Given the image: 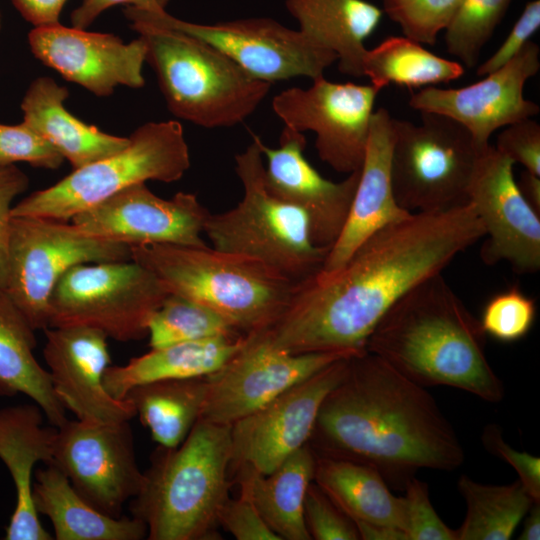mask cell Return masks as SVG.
Segmentation results:
<instances>
[{
	"label": "cell",
	"mask_w": 540,
	"mask_h": 540,
	"mask_svg": "<svg viewBox=\"0 0 540 540\" xmlns=\"http://www.w3.org/2000/svg\"><path fill=\"white\" fill-rule=\"evenodd\" d=\"M494 147L514 164L540 176V125L532 118L502 128Z\"/></svg>",
	"instance_id": "cell-42"
},
{
	"label": "cell",
	"mask_w": 540,
	"mask_h": 540,
	"mask_svg": "<svg viewBox=\"0 0 540 540\" xmlns=\"http://www.w3.org/2000/svg\"><path fill=\"white\" fill-rule=\"evenodd\" d=\"M308 88L291 87L272 99L275 114L298 132L312 131L319 158L339 173L358 171L364 160L374 104L373 85L336 83L324 76Z\"/></svg>",
	"instance_id": "cell-13"
},
{
	"label": "cell",
	"mask_w": 540,
	"mask_h": 540,
	"mask_svg": "<svg viewBox=\"0 0 540 540\" xmlns=\"http://www.w3.org/2000/svg\"><path fill=\"white\" fill-rule=\"evenodd\" d=\"M481 441L488 452L514 468L523 487L536 503H540V458L512 448L496 424L485 426Z\"/></svg>",
	"instance_id": "cell-43"
},
{
	"label": "cell",
	"mask_w": 540,
	"mask_h": 540,
	"mask_svg": "<svg viewBox=\"0 0 540 540\" xmlns=\"http://www.w3.org/2000/svg\"><path fill=\"white\" fill-rule=\"evenodd\" d=\"M523 529L518 539L539 540L540 539V503H533L525 515Z\"/></svg>",
	"instance_id": "cell-51"
},
{
	"label": "cell",
	"mask_w": 540,
	"mask_h": 540,
	"mask_svg": "<svg viewBox=\"0 0 540 540\" xmlns=\"http://www.w3.org/2000/svg\"><path fill=\"white\" fill-rule=\"evenodd\" d=\"M169 294L151 271L133 260L79 264L51 294L49 327L83 326L119 342L140 340Z\"/></svg>",
	"instance_id": "cell-10"
},
{
	"label": "cell",
	"mask_w": 540,
	"mask_h": 540,
	"mask_svg": "<svg viewBox=\"0 0 540 540\" xmlns=\"http://www.w3.org/2000/svg\"><path fill=\"white\" fill-rule=\"evenodd\" d=\"M266 159L265 182L281 200L307 216L312 241L331 248L346 223L359 180V170L339 182L325 179L304 156V133L284 126L279 146L260 143Z\"/></svg>",
	"instance_id": "cell-22"
},
{
	"label": "cell",
	"mask_w": 540,
	"mask_h": 540,
	"mask_svg": "<svg viewBox=\"0 0 540 540\" xmlns=\"http://www.w3.org/2000/svg\"><path fill=\"white\" fill-rule=\"evenodd\" d=\"M361 540H407L405 533L396 527L364 521H355Z\"/></svg>",
	"instance_id": "cell-49"
},
{
	"label": "cell",
	"mask_w": 540,
	"mask_h": 540,
	"mask_svg": "<svg viewBox=\"0 0 540 540\" xmlns=\"http://www.w3.org/2000/svg\"><path fill=\"white\" fill-rule=\"evenodd\" d=\"M535 318V301L513 287L494 295L486 303L479 321L486 336L510 343L526 336Z\"/></svg>",
	"instance_id": "cell-38"
},
{
	"label": "cell",
	"mask_w": 540,
	"mask_h": 540,
	"mask_svg": "<svg viewBox=\"0 0 540 540\" xmlns=\"http://www.w3.org/2000/svg\"><path fill=\"white\" fill-rule=\"evenodd\" d=\"M516 183L523 198L540 214V176L524 170Z\"/></svg>",
	"instance_id": "cell-50"
},
{
	"label": "cell",
	"mask_w": 540,
	"mask_h": 540,
	"mask_svg": "<svg viewBox=\"0 0 540 540\" xmlns=\"http://www.w3.org/2000/svg\"><path fill=\"white\" fill-rule=\"evenodd\" d=\"M383 12L399 25L403 36L422 45H434L462 0H381Z\"/></svg>",
	"instance_id": "cell-37"
},
{
	"label": "cell",
	"mask_w": 540,
	"mask_h": 540,
	"mask_svg": "<svg viewBox=\"0 0 540 540\" xmlns=\"http://www.w3.org/2000/svg\"><path fill=\"white\" fill-rule=\"evenodd\" d=\"M51 463L88 503L115 518L123 516L124 505L143 482L129 421L91 424L68 419L56 430Z\"/></svg>",
	"instance_id": "cell-15"
},
{
	"label": "cell",
	"mask_w": 540,
	"mask_h": 540,
	"mask_svg": "<svg viewBox=\"0 0 540 540\" xmlns=\"http://www.w3.org/2000/svg\"><path fill=\"white\" fill-rule=\"evenodd\" d=\"M190 164L189 148L178 121L145 123L129 136L124 149L33 192L13 206L11 214L70 221L133 184L178 181Z\"/></svg>",
	"instance_id": "cell-8"
},
{
	"label": "cell",
	"mask_w": 540,
	"mask_h": 540,
	"mask_svg": "<svg viewBox=\"0 0 540 540\" xmlns=\"http://www.w3.org/2000/svg\"><path fill=\"white\" fill-rule=\"evenodd\" d=\"M35 330L0 290V396L24 394L37 404L49 423L58 428L67 420L50 375L34 356Z\"/></svg>",
	"instance_id": "cell-30"
},
{
	"label": "cell",
	"mask_w": 540,
	"mask_h": 540,
	"mask_svg": "<svg viewBox=\"0 0 540 540\" xmlns=\"http://www.w3.org/2000/svg\"><path fill=\"white\" fill-rule=\"evenodd\" d=\"M64 158L24 122L0 124V166L26 162L33 167L57 169Z\"/></svg>",
	"instance_id": "cell-40"
},
{
	"label": "cell",
	"mask_w": 540,
	"mask_h": 540,
	"mask_svg": "<svg viewBox=\"0 0 540 540\" xmlns=\"http://www.w3.org/2000/svg\"><path fill=\"white\" fill-rule=\"evenodd\" d=\"M512 0H462L445 29V46L464 67L474 68Z\"/></svg>",
	"instance_id": "cell-36"
},
{
	"label": "cell",
	"mask_w": 540,
	"mask_h": 540,
	"mask_svg": "<svg viewBox=\"0 0 540 540\" xmlns=\"http://www.w3.org/2000/svg\"><path fill=\"white\" fill-rule=\"evenodd\" d=\"M43 416L35 403L0 408V459L16 490V505L5 540L54 539L39 520L32 494L34 467L38 462H52L57 430L45 426Z\"/></svg>",
	"instance_id": "cell-24"
},
{
	"label": "cell",
	"mask_w": 540,
	"mask_h": 540,
	"mask_svg": "<svg viewBox=\"0 0 540 540\" xmlns=\"http://www.w3.org/2000/svg\"><path fill=\"white\" fill-rule=\"evenodd\" d=\"M0 28H1V18H0Z\"/></svg>",
	"instance_id": "cell-52"
},
{
	"label": "cell",
	"mask_w": 540,
	"mask_h": 540,
	"mask_svg": "<svg viewBox=\"0 0 540 540\" xmlns=\"http://www.w3.org/2000/svg\"><path fill=\"white\" fill-rule=\"evenodd\" d=\"M208 378L168 379L133 387L128 398L158 446L174 448L188 436L201 412Z\"/></svg>",
	"instance_id": "cell-32"
},
{
	"label": "cell",
	"mask_w": 540,
	"mask_h": 540,
	"mask_svg": "<svg viewBox=\"0 0 540 540\" xmlns=\"http://www.w3.org/2000/svg\"><path fill=\"white\" fill-rule=\"evenodd\" d=\"M514 162L489 144L478 156L468 202L481 220L486 238L480 257L487 265L505 261L521 274L540 269V214L523 198Z\"/></svg>",
	"instance_id": "cell-17"
},
{
	"label": "cell",
	"mask_w": 540,
	"mask_h": 540,
	"mask_svg": "<svg viewBox=\"0 0 540 540\" xmlns=\"http://www.w3.org/2000/svg\"><path fill=\"white\" fill-rule=\"evenodd\" d=\"M394 117L386 108L374 111L359 180L341 234L330 248L322 269H339L368 237L412 213L396 201L391 181V155L395 139Z\"/></svg>",
	"instance_id": "cell-23"
},
{
	"label": "cell",
	"mask_w": 540,
	"mask_h": 540,
	"mask_svg": "<svg viewBox=\"0 0 540 540\" xmlns=\"http://www.w3.org/2000/svg\"><path fill=\"white\" fill-rule=\"evenodd\" d=\"M304 521L311 539L359 540L353 520L314 481L306 492Z\"/></svg>",
	"instance_id": "cell-41"
},
{
	"label": "cell",
	"mask_w": 540,
	"mask_h": 540,
	"mask_svg": "<svg viewBox=\"0 0 540 540\" xmlns=\"http://www.w3.org/2000/svg\"><path fill=\"white\" fill-rule=\"evenodd\" d=\"M350 357L331 363L231 425V467L269 474L306 445L320 406L344 376Z\"/></svg>",
	"instance_id": "cell-16"
},
{
	"label": "cell",
	"mask_w": 540,
	"mask_h": 540,
	"mask_svg": "<svg viewBox=\"0 0 540 540\" xmlns=\"http://www.w3.org/2000/svg\"><path fill=\"white\" fill-rule=\"evenodd\" d=\"M130 251L131 260L170 294L211 308L242 335L272 326L298 284L255 259L208 246L151 243L131 245Z\"/></svg>",
	"instance_id": "cell-5"
},
{
	"label": "cell",
	"mask_w": 540,
	"mask_h": 540,
	"mask_svg": "<svg viewBox=\"0 0 540 540\" xmlns=\"http://www.w3.org/2000/svg\"><path fill=\"white\" fill-rule=\"evenodd\" d=\"M151 349L212 337L242 336L211 308L191 299L169 294L148 324Z\"/></svg>",
	"instance_id": "cell-35"
},
{
	"label": "cell",
	"mask_w": 540,
	"mask_h": 540,
	"mask_svg": "<svg viewBox=\"0 0 540 540\" xmlns=\"http://www.w3.org/2000/svg\"><path fill=\"white\" fill-rule=\"evenodd\" d=\"M218 523L237 540H280L243 492L238 498L226 500L220 509Z\"/></svg>",
	"instance_id": "cell-44"
},
{
	"label": "cell",
	"mask_w": 540,
	"mask_h": 540,
	"mask_svg": "<svg viewBox=\"0 0 540 540\" xmlns=\"http://www.w3.org/2000/svg\"><path fill=\"white\" fill-rule=\"evenodd\" d=\"M539 56V46L529 41L512 60L480 81L460 88L425 87L410 96L409 106L456 121L484 148L497 130L539 113V106L524 96L526 82L540 69Z\"/></svg>",
	"instance_id": "cell-19"
},
{
	"label": "cell",
	"mask_w": 540,
	"mask_h": 540,
	"mask_svg": "<svg viewBox=\"0 0 540 540\" xmlns=\"http://www.w3.org/2000/svg\"><path fill=\"white\" fill-rule=\"evenodd\" d=\"M540 27V1L526 3L521 15L498 49L477 67V75L485 76L512 60L531 41Z\"/></svg>",
	"instance_id": "cell-45"
},
{
	"label": "cell",
	"mask_w": 540,
	"mask_h": 540,
	"mask_svg": "<svg viewBox=\"0 0 540 540\" xmlns=\"http://www.w3.org/2000/svg\"><path fill=\"white\" fill-rule=\"evenodd\" d=\"M34 506L47 516L56 540H142L147 527L136 517L115 518L88 503L72 487L65 474L48 463L35 473Z\"/></svg>",
	"instance_id": "cell-27"
},
{
	"label": "cell",
	"mask_w": 540,
	"mask_h": 540,
	"mask_svg": "<svg viewBox=\"0 0 540 540\" xmlns=\"http://www.w3.org/2000/svg\"><path fill=\"white\" fill-rule=\"evenodd\" d=\"M355 354H292L276 347L264 330L248 334L241 349L207 376L208 390L199 419L231 426L331 363Z\"/></svg>",
	"instance_id": "cell-14"
},
{
	"label": "cell",
	"mask_w": 540,
	"mask_h": 540,
	"mask_svg": "<svg viewBox=\"0 0 540 540\" xmlns=\"http://www.w3.org/2000/svg\"><path fill=\"white\" fill-rule=\"evenodd\" d=\"M316 454L307 443L269 474L235 469L240 492L253 502L280 540H311L304 521V501L314 478Z\"/></svg>",
	"instance_id": "cell-28"
},
{
	"label": "cell",
	"mask_w": 540,
	"mask_h": 540,
	"mask_svg": "<svg viewBox=\"0 0 540 540\" xmlns=\"http://www.w3.org/2000/svg\"><path fill=\"white\" fill-rule=\"evenodd\" d=\"M486 334L441 273L420 282L381 318L365 350L423 386H449L491 403L505 394L485 354Z\"/></svg>",
	"instance_id": "cell-3"
},
{
	"label": "cell",
	"mask_w": 540,
	"mask_h": 540,
	"mask_svg": "<svg viewBox=\"0 0 540 540\" xmlns=\"http://www.w3.org/2000/svg\"><path fill=\"white\" fill-rule=\"evenodd\" d=\"M457 488L467 506L458 540H508L535 503L518 479L491 485L463 474Z\"/></svg>",
	"instance_id": "cell-34"
},
{
	"label": "cell",
	"mask_w": 540,
	"mask_h": 540,
	"mask_svg": "<svg viewBox=\"0 0 540 540\" xmlns=\"http://www.w3.org/2000/svg\"><path fill=\"white\" fill-rule=\"evenodd\" d=\"M32 53L65 79L97 96L110 95L116 86H144L143 39L124 43L118 36L88 32L56 24L35 27L28 35Z\"/></svg>",
	"instance_id": "cell-21"
},
{
	"label": "cell",
	"mask_w": 540,
	"mask_h": 540,
	"mask_svg": "<svg viewBox=\"0 0 540 540\" xmlns=\"http://www.w3.org/2000/svg\"><path fill=\"white\" fill-rule=\"evenodd\" d=\"M231 426L198 419L174 448L158 446L130 500L149 540H215L218 515L229 498Z\"/></svg>",
	"instance_id": "cell-4"
},
{
	"label": "cell",
	"mask_w": 540,
	"mask_h": 540,
	"mask_svg": "<svg viewBox=\"0 0 540 540\" xmlns=\"http://www.w3.org/2000/svg\"><path fill=\"white\" fill-rule=\"evenodd\" d=\"M69 92L50 77H38L21 102L23 122L51 144L73 169L113 155L129 144V137L105 133L68 112Z\"/></svg>",
	"instance_id": "cell-25"
},
{
	"label": "cell",
	"mask_w": 540,
	"mask_h": 540,
	"mask_svg": "<svg viewBox=\"0 0 540 540\" xmlns=\"http://www.w3.org/2000/svg\"><path fill=\"white\" fill-rule=\"evenodd\" d=\"M403 491V531L407 540H458V531L448 527L431 504L426 482L414 476Z\"/></svg>",
	"instance_id": "cell-39"
},
{
	"label": "cell",
	"mask_w": 540,
	"mask_h": 540,
	"mask_svg": "<svg viewBox=\"0 0 540 540\" xmlns=\"http://www.w3.org/2000/svg\"><path fill=\"white\" fill-rule=\"evenodd\" d=\"M146 46L169 111L205 128L242 123L271 83L258 80L208 43L183 32L132 24Z\"/></svg>",
	"instance_id": "cell-6"
},
{
	"label": "cell",
	"mask_w": 540,
	"mask_h": 540,
	"mask_svg": "<svg viewBox=\"0 0 540 540\" xmlns=\"http://www.w3.org/2000/svg\"><path fill=\"white\" fill-rule=\"evenodd\" d=\"M43 331V357L54 391L66 410L91 424L119 423L136 416L128 398L117 399L105 387L104 374L111 362L105 333L83 326Z\"/></svg>",
	"instance_id": "cell-20"
},
{
	"label": "cell",
	"mask_w": 540,
	"mask_h": 540,
	"mask_svg": "<svg viewBox=\"0 0 540 540\" xmlns=\"http://www.w3.org/2000/svg\"><path fill=\"white\" fill-rule=\"evenodd\" d=\"M465 67L457 60L438 56L405 36H391L367 49L363 75L381 91L390 84L406 87L434 86L459 79Z\"/></svg>",
	"instance_id": "cell-33"
},
{
	"label": "cell",
	"mask_w": 540,
	"mask_h": 540,
	"mask_svg": "<svg viewBox=\"0 0 540 540\" xmlns=\"http://www.w3.org/2000/svg\"><path fill=\"white\" fill-rule=\"evenodd\" d=\"M67 0H12L22 17L34 27L59 24L62 8Z\"/></svg>",
	"instance_id": "cell-48"
},
{
	"label": "cell",
	"mask_w": 540,
	"mask_h": 540,
	"mask_svg": "<svg viewBox=\"0 0 540 540\" xmlns=\"http://www.w3.org/2000/svg\"><path fill=\"white\" fill-rule=\"evenodd\" d=\"M485 230L470 202L417 212L368 237L336 271L297 284L264 332L292 354L360 353L385 313L410 289L441 273Z\"/></svg>",
	"instance_id": "cell-1"
},
{
	"label": "cell",
	"mask_w": 540,
	"mask_h": 540,
	"mask_svg": "<svg viewBox=\"0 0 540 540\" xmlns=\"http://www.w3.org/2000/svg\"><path fill=\"white\" fill-rule=\"evenodd\" d=\"M308 444L317 455L369 465L401 490L420 469L452 471L465 459L425 387L366 350L349 358L324 398Z\"/></svg>",
	"instance_id": "cell-2"
},
{
	"label": "cell",
	"mask_w": 540,
	"mask_h": 540,
	"mask_svg": "<svg viewBox=\"0 0 540 540\" xmlns=\"http://www.w3.org/2000/svg\"><path fill=\"white\" fill-rule=\"evenodd\" d=\"M132 24L183 32L228 56L252 77L268 83L295 77L324 76L337 55L271 18H244L214 24L193 23L166 12L126 7Z\"/></svg>",
	"instance_id": "cell-12"
},
{
	"label": "cell",
	"mask_w": 540,
	"mask_h": 540,
	"mask_svg": "<svg viewBox=\"0 0 540 540\" xmlns=\"http://www.w3.org/2000/svg\"><path fill=\"white\" fill-rule=\"evenodd\" d=\"M246 335L219 336L154 348L124 365L109 366L107 391L124 399L135 386L168 379L206 377L224 366L243 346Z\"/></svg>",
	"instance_id": "cell-29"
},
{
	"label": "cell",
	"mask_w": 540,
	"mask_h": 540,
	"mask_svg": "<svg viewBox=\"0 0 540 540\" xmlns=\"http://www.w3.org/2000/svg\"><path fill=\"white\" fill-rule=\"evenodd\" d=\"M124 260L127 244L87 236L68 221L12 216L3 291L35 331L45 330L51 294L70 268Z\"/></svg>",
	"instance_id": "cell-11"
},
{
	"label": "cell",
	"mask_w": 540,
	"mask_h": 540,
	"mask_svg": "<svg viewBox=\"0 0 540 540\" xmlns=\"http://www.w3.org/2000/svg\"><path fill=\"white\" fill-rule=\"evenodd\" d=\"M313 481L353 522L384 524L403 531L402 496H395L373 467L316 454Z\"/></svg>",
	"instance_id": "cell-31"
},
{
	"label": "cell",
	"mask_w": 540,
	"mask_h": 540,
	"mask_svg": "<svg viewBox=\"0 0 540 540\" xmlns=\"http://www.w3.org/2000/svg\"><path fill=\"white\" fill-rule=\"evenodd\" d=\"M28 185V176L15 164L0 166V290L7 279L12 202Z\"/></svg>",
	"instance_id": "cell-46"
},
{
	"label": "cell",
	"mask_w": 540,
	"mask_h": 540,
	"mask_svg": "<svg viewBox=\"0 0 540 540\" xmlns=\"http://www.w3.org/2000/svg\"><path fill=\"white\" fill-rule=\"evenodd\" d=\"M299 30L337 55L338 69L364 77L365 41L378 28L383 11L366 0H285Z\"/></svg>",
	"instance_id": "cell-26"
},
{
	"label": "cell",
	"mask_w": 540,
	"mask_h": 540,
	"mask_svg": "<svg viewBox=\"0 0 540 540\" xmlns=\"http://www.w3.org/2000/svg\"><path fill=\"white\" fill-rule=\"evenodd\" d=\"M394 128L391 181L400 207L417 213L466 204L483 149L471 134L448 117L426 112L418 123L395 118Z\"/></svg>",
	"instance_id": "cell-9"
},
{
	"label": "cell",
	"mask_w": 540,
	"mask_h": 540,
	"mask_svg": "<svg viewBox=\"0 0 540 540\" xmlns=\"http://www.w3.org/2000/svg\"><path fill=\"white\" fill-rule=\"evenodd\" d=\"M209 213L192 193L178 192L163 199L142 182L120 190L70 221L87 236L129 246L165 243L204 247L202 234Z\"/></svg>",
	"instance_id": "cell-18"
},
{
	"label": "cell",
	"mask_w": 540,
	"mask_h": 540,
	"mask_svg": "<svg viewBox=\"0 0 540 540\" xmlns=\"http://www.w3.org/2000/svg\"><path fill=\"white\" fill-rule=\"evenodd\" d=\"M169 0H82L73 10L71 23L73 27L87 28L102 12L115 5H126L147 11L165 10Z\"/></svg>",
	"instance_id": "cell-47"
},
{
	"label": "cell",
	"mask_w": 540,
	"mask_h": 540,
	"mask_svg": "<svg viewBox=\"0 0 540 540\" xmlns=\"http://www.w3.org/2000/svg\"><path fill=\"white\" fill-rule=\"evenodd\" d=\"M261 139L253 136L235 156L243 197L232 209L206 218L213 248L255 259L300 283L323 267L330 248L315 245L306 214L272 194L265 182Z\"/></svg>",
	"instance_id": "cell-7"
}]
</instances>
